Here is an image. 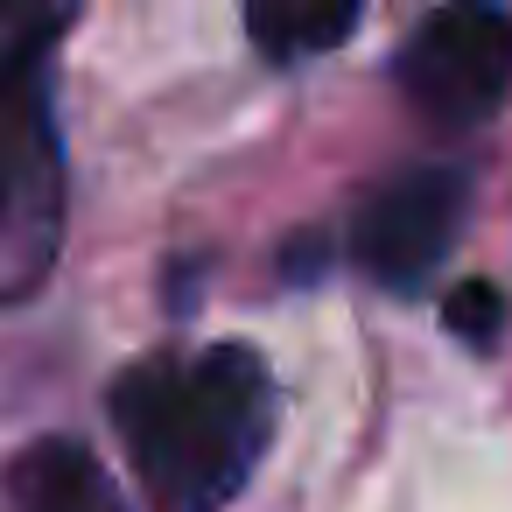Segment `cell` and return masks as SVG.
<instances>
[{
  "instance_id": "obj_6",
  "label": "cell",
  "mask_w": 512,
  "mask_h": 512,
  "mask_svg": "<svg viewBox=\"0 0 512 512\" xmlns=\"http://www.w3.org/2000/svg\"><path fill=\"white\" fill-rule=\"evenodd\" d=\"M351 29H358V8H344V0H253L246 8V36L267 57H316Z\"/></svg>"
},
{
  "instance_id": "obj_1",
  "label": "cell",
  "mask_w": 512,
  "mask_h": 512,
  "mask_svg": "<svg viewBox=\"0 0 512 512\" xmlns=\"http://www.w3.org/2000/svg\"><path fill=\"white\" fill-rule=\"evenodd\" d=\"M113 428L155 512H225L274 435V379L246 344L162 351L113 379Z\"/></svg>"
},
{
  "instance_id": "obj_5",
  "label": "cell",
  "mask_w": 512,
  "mask_h": 512,
  "mask_svg": "<svg viewBox=\"0 0 512 512\" xmlns=\"http://www.w3.org/2000/svg\"><path fill=\"white\" fill-rule=\"evenodd\" d=\"M8 512H127V498L85 442L43 435L8 463Z\"/></svg>"
},
{
  "instance_id": "obj_4",
  "label": "cell",
  "mask_w": 512,
  "mask_h": 512,
  "mask_svg": "<svg viewBox=\"0 0 512 512\" xmlns=\"http://www.w3.org/2000/svg\"><path fill=\"white\" fill-rule=\"evenodd\" d=\"M470 211V176L456 162H407L386 183H372L351 211V260L379 281V288H421L456 225Z\"/></svg>"
},
{
  "instance_id": "obj_7",
  "label": "cell",
  "mask_w": 512,
  "mask_h": 512,
  "mask_svg": "<svg viewBox=\"0 0 512 512\" xmlns=\"http://www.w3.org/2000/svg\"><path fill=\"white\" fill-rule=\"evenodd\" d=\"M498 316H505V302H498V288H491V281H463V288L449 295V330H463L470 344H491Z\"/></svg>"
},
{
  "instance_id": "obj_2",
  "label": "cell",
  "mask_w": 512,
  "mask_h": 512,
  "mask_svg": "<svg viewBox=\"0 0 512 512\" xmlns=\"http://www.w3.org/2000/svg\"><path fill=\"white\" fill-rule=\"evenodd\" d=\"M64 253V148L36 50L0 64V302H29Z\"/></svg>"
},
{
  "instance_id": "obj_3",
  "label": "cell",
  "mask_w": 512,
  "mask_h": 512,
  "mask_svg": "<svg viewBox=\"0 0 512 512\" xmlns=\"http://www.w3.org/2000/svg\"><path fill=\"white\" fill-rule=\"evenodd\" d=\"M400 92L428 127H477L512 92V15L435 8L400 50Z\"/></svg>"
}]
</instances>
